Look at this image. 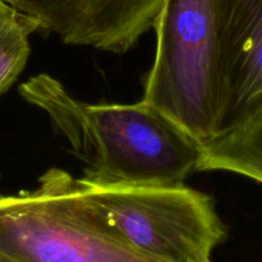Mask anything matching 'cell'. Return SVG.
<instances>
[{
    "label": "cell",
    "mask_w": 262,
    "mask_h": 262,
    "mask_svg": "<svg viewBox=\"0 0 262 262\" xmlns=\"http://www.w3.org/2000/svg\"><path fill=\"white\" fill-rule=\"evenodd\" d=\"M26 101L49 115L94 186H166L199 171L202 143L148 102L87 104L46 73L20 84Z\"/></svg>",
    "instance_id": "6da1fadb"
},
{
    "label": "cell",
    "mask_w": 262,
    "mask_h": 262,
    "mask_svg": "<svg viewBox=\"0 0 262 262\" xmlns=\"http://www.w3.org/2000/svg\"><path fill=\"white\" fill-rule=\"evenodd\" d=\"M0 262H163L123 239L95 216L61 169L32 191L0 194Z\"/></svg>",
    "instance_id": "7a4b0ae2"
},
{
    "label": "cell",
    "mask_w": 262,
    "mask_h": 262,
    "mask_svg": "<svg viewBox=\"0 0 262 262\" xmlns=\"http://www.w3.org/2000/svg\"><path fill=\"white\" fill-rule=\"evenodd\" d=\"M154 28L156 56L142 100L204 145L219 123V3L166 0Z\"/></svg>",
    "instance_id": "3957f363"
},
{
    "label": "cell",
    "mask_w": 262,
    "mask_h": 262,
    "mask_svg": "<svg viewBox=\"0 0 262 262\" xmlns=\"http://www.w3.org/2000/svg\"><path fill=\"white\" fill-rule=\"evenodd\" d=\"M90 211L141 252L163 262H211L228 237L214 199L191 187L94 186L76 179Z\"/></svg>",
    "instance_id": "277c9868"
},
{
    "label": "cell",
    "mask_w": 262,
    "mask_h": 262,
    "mask_svg": "<svg viewBox=\"0 0 262 262\" xmlns=\"http://www.w3.org/2000/svg\"><path fill=\"white\" fill-rule=\"evenodd\" d=\"M64 43L123 54L154 28L166 0H2Z\"/></svg>",
    "instance_id": "5b68a950"
},
{
    "label": "cell",
    "mask_w": 262,
    "mask_h": 262,
    "mask_svg": "<svg viewBox=\"0 0 262 262\" xmlns=\"http://www.w3.org/2000/svg\"><path fill=\"white\" fill-rule=\"evenodd\" d=\"M220 109L217 133L262 105V0H217Z\"/></svg>",
    "instance_id": "8992f818"
},
{
    "label": "cell",
    "mask_w": 262,
    "mask_h": 262,
    "mask_svg": "<svg viewBox=\"0 0 262 262\" xmlns=\"http://www.w3.org/2000/svg\"><path fill=\"white\" fill-rule=\"evenodd\" d=\"M224 170L262 184V105L202 146L199 171Z\"/></svg>",
    "instance_id": "52a82bcc"
},
{
    "label": "cell",
    "mask_w": 262,
    "mask_h": 262,
    "mask_svg": "<svg viewBox=\"0 0 262 262\" xmlns=\"http://www.w3.org/2000/svg\"><path fill=\"white\" fill-rule=\"evenodd\" d=\"M36 26L5 3H0V95L25 68L30 55V35Z\"/></svg>",
    "instance_id": "ba28073f"
},
{
    "label": "cell",
    "mask_w": 262,
    "mask_h": 262,
    "mask_svg": "<svg viewBox=\"0 0 262 262\" xmlns=\"http://www.w3.org/2000/svg\"><path fill=\"white\" fill-rule=\"evenodd\" d=\"M0 3H3V2H2V0H0Z\"/></svg>",
    "instance_id": "9c48e42d"
}]
</instances>
